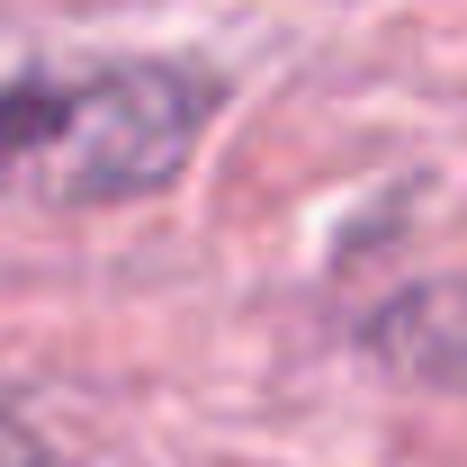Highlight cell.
Instances as JSON below:
<instances>
[{
    "mask_svg": "<svg viewBox=\"0 0 467 467\" xmlns=\"http://www.w3.org/2000/svg\"><path fill=\"white\" fill-rule=\"evenodd\" d=\"M216 117V90L162 55L27 46L0 55V198L126 207L171 189Z\"/></svg>",
    "mask_w": 467,
    "mask_h": 467,
    "instance_id": "1",
    "label": "cell"
},
{
    "mask_svg": "<svg viewBox=\"0 0 467 467\" xmlns=\"http://www.w3.org/2000/svg\"><path fill=\"white\" fill-rule=\"evenodd\" d=\"M368 350L422 387L467 396V288H405L368 315Z\"/></svg>",
    "mask_w": 467,
    "mask_h": 467,
    "instance_id": "2",
    "label": "cell"
},
{
    "mask_svg": "<svg viewBox=\"0 0 467 467\" xmlns=\"http://www.w3.org/2000/svg\"><path fill=\"white\" fill-rule=\"evenodd\" d=\"M0 467H46V441L27 422H9V413H0Z\"/></svg>",
    "mask_w": 467,
    "mask_h": 467,
    "instance_id": "3",
    "label": "cell"
}]
</instances>
